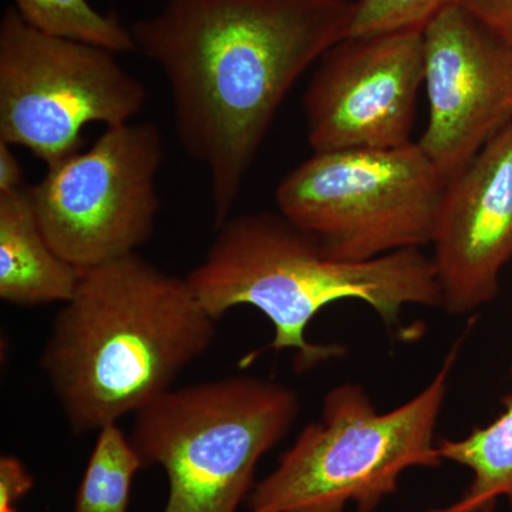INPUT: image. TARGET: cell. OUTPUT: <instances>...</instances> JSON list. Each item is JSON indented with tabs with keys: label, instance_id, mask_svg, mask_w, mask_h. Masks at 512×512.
Segmentation results:
<instances>
[{
	"label": "cell",
	"instance_id": "6da1fadb",
	"mask_svg": "<svg viewBox=\"0 0 512 512\" xmlns=\"http://www.w3.org/2000/svg\"><path fill=\"white\" fill-rule=\"evenodd\" d=\"M356 0H165L131 26L170 84L185 153L207 170L215 227L232 215L279 107L349 36Z\"/></svg>",
	"mask_w": 512,
	"mask_h": 512
},
{
	"label": "cell",
	"instance_id": "7a4b0ae2",
	"mask_svg": "<svg viewBox=\"0 0 512 512\" xmlns=\"http://www.w3.org/2000/svg\"><path fill=\"white\" fill-rule=\"evenodd\" d=\"M217 322L187 278L136 252L82 272L40 365L74 433L99 431L170 390Z\"/></svg>",
	"mask_w": 512,
	"mask_h": 512
},
{
	"label": "cell",
	"instance_id": "3957f363",
	"mask_svg": "<svg viewBox=\"0 0 512 512\" xmlns=\"http://www.w3.org/2000/svg\"><path fill=\"white\" fill-rule=\"evenodd\" d=\"M201 264L185 276L212 318L251 306L274 326L269 349L295 350L308 372L345 356L338 343H312L306 330L332 303H366L389 328L407 306L441 309L431 256L402 249L365 262L339 261L302 229L275 212L231 215L220 225Z\"/></svg>",
	"mask_w": 512,
	"mask_h": 512
},
{
	"label": "cell",
	"instance_id": "277c9868",
	"mask_svg": "<svg viewBox=\"0 0 512 512\" xmlns=\"http://www.w3.org/2000/svg\"><path fill=\"white\" fill-rule=\"evenodd\" d=\"M464 336L430 383L396 409L380 413L359 383L323 397L320 419L303 427L278 466L249 495V512H375L399 490L410 468L444 463L436 431Z\"/></svg>",
	"mask_w": 512,
	"mask_h": 512
},
{
	"label": "cell",
	"instance_id": "5b68a950",
	"mask_svg": "<svg viewBox=\"0 0 512 512\" xmlns=\"http://www.w3.org/2000/svg\"><path fill=\"white\" fill-rule=\"evenodd\" d=\"M299 412L292 387L231 375L171 387L134 414L130 439L143 467L167 474L164 512H237Z\"/></svg>",
	"mask_w": 512,
	"mask_h": 512
},
{
	"label": "cell",
	"instance_id": "8992f818",
	"mask_svg": "<svg viewBox=\"0 0 512 512\" xmlns=\"http://www.w3.org/2000/svg\"><path fill=\"white\" fill-rule=\"evenodd\" d=\"M447 181L419 144L313 153L279 181V214L339 261L431 245Z\"/></svg>",
	"mask_w": 512,
	"mask_h": 512
},
{
	"label": "cell",
	"instance_id": "52a82bcc",
	"mask_svg": "<svg viewBox=\"0 0 512 512\" xmlns=\"http://www.w3.org/2000/svg\"><path fill=\"white\" fill-rule=\"evenodd\" d=\"M116 53L47 35L15 8L0 20V141L49 167L80 151L90 124L123 126L147 103V89Z\"/></svg>",
	"mask_w": 512,
	"mask_h": 512
},
{
	"label": "cell",
	"instance_id": "ba28073f",
	"mask_svg": "<svg viewBox=\"0 0 512 512\" xmlns=\"http://www.w3.org/2000/svg\"><path fill=\"white\" fill-rule=\"evenodd\" d=\"M163 138L154 123L107 130L28 188L53 249L80 271L136 254L156 229Z\"/></svg>",
	"mask_w": 512,
	"mask_h": 512
},
{
	"label": "cell",
	"instance_id": "9c48e42d",
	"mask_svg": "<svg viewBox=\"0 0 512 512\" xmlns=\"http://www.w3.org/2000/svg\"><path fill=\"white\" fill-rule=\"evenodd\" d=\"M423 84V30L340 40L319 60L303 97L313 153L412 143Z\"/></svg>",
	"mask_w": 512,
	"mask_h": 512
},
{
	"label": "cell",
	"instance_id": "30bf717a",
	"mask_svg": "<svg viewBox=\"0 0 512 512\" xmlns=\"http://www.w3.org/2000/svg\"><path fill=\"white\" fill-rule=\"evenodd\" d=\"M423 42L429 120L417 144L448 183L512 123V46L456 3Z\"/></svg>",
	"mask_w": 512,
	"mask_h": 512
},
{
	"label": "cell",
	"instance_id": "8fae6325",
	"mask_svg": "<svg viewBox=\"0 0 512 512\" xmlns=\"http://www.w3.org/2000/svg\"><path fill=\"white\" fill-rule=\"evenodd\" d=\"M431 247L441 309L470 315L497 298L512 259V123L448 181Z\"/></svg>",
	"mask_w": 512,
	"mask_h": 512
},
{
	"label": "cell",
	"instance_id": "7c38bea8",
	"mask_svg": "<svg viewBox=\"0 0 512 512\" xmlns=\"http://www.w3.org/2000/svg\"><path fill=\"white\" fill-rule=\"evenodd\" d=\"M82 272L49 244L28 188L0 194V299L20 308L66 303Z\"/></svg>",
	"mask_w": 512,
	"mask_h": 512
},
{
	"label": "cell",
	"instance_id": "4fadbf2b",
	"mask_svg": "<svg viewBox=\"0 0 512 512\" xmlns=\"http://www.w3.org/2000/svg\"><path fill=\"white\" fill-rule=\"evenodd\" d=\"M512 377V362L510 366ZM444 461L466 467L473 474L466 494L446 512H490L498 498L512 508V394L503 399V412L484 427L460 440H441Z\"/></svg>",
	"mask_w": 512,
	"mask_h": 512
},
{
	"label": "cell",
	"instance_id": "5bb4252c",
	"mask_svg": "<svg viewBox=\"0 0 512 512\" xmlns=\"http://www.w3.org/2000/svg\"><path fill=\"white\" fill-rule=\"evenodd\" d=\"M140 468L143 461L119 423L101 427L74 498V512H128L131 485Z\"/></svg>",
	"mask_w": 512,
	"mask_h": 512
},
{
	"label": "cell",
	"instance_id": "9a60e30c",
	"mask_svg": "<svg viewBox=\"0 0 512 512\" xmlns=\"http://www.w3.org/2000/svg\"><path fill=\"white\" fill-rule=\"evenodd\" d=\"M30 26L50 36L76 40L116 53L137 52L131 30L116 16L103 15L89 0H13Z\"/></svg>",
	"mask_w": 512,
	"mask_h": 512
},
{
	"label": "cell",
	"instance_id": "2e32d148",
	"mask_svg": "<svg viewBox=\"0 0 512 512\" xmlns=\"http://www.w3.org/2000/svg\"><path fill=\"white\" fill-rule=\"evenodd\" d=\"M456 0H356L350 37L423 30Z\"/></svg>",
	"mask_w": 512,
	"mask_h": 512
},
{
	"label": "cell",
	"instance_id": "e0dca14e",
	"mask_svg": "<svg viewBox=\"0 0 512 512\" xmlns=\"http://www.w3.org/2000/svg\"><path fill=\"white\" fill-rule=\"evenodd\" d=\"M488 32L512 46V0H456Z\"/></svg>",
	"mask_w": 512,
	"mask_h": 512
},
{
	"label": "cell",
	"instance_id": "ac0fdd59",
	"mask_svg": "<svg viewBox=\"0 0 512 512\" xmlns=\"http://www.w3.org/2000/svg\"><path fill=\"white\" fill-rule=\"evenodd\" d=\"M35 485V478L18 457H0V508L10 507L25 497Z\"/></svg>",
	"mask_w": 512,
	"mask_h": 512
},
{
	"label": "cell",
	"instance_id": "d6986e66",
	"mask_svg": "<svg viewBox=\"0 0 512 512\" xmlns=\"http://www.w3.org/2000/svg\"><path fill=\"white\" fill-rule=\"evenodd\" d=\"M23 181L25 173L13 146L0 141V194L23 190Z\"/></svg>",
	"mask_w": 512,
	"mask_h": 512
},
{
	"label": "cell",
	"instance_id": "ffe728a7",
	"mask_svg": "<svg viewBox=\"0 0 512 512\" xmlns=\"http://www.w3.org/2000/svg\"><path fill=\"white\" fill-rule=\"evenodd\" d=\"M0 512H18L13 508V505H10V507H3L0 508Z\"/></svg>",
	"mask_w": 512,
	"mask_h": 512
},
{
	"label": "cell",
	"instance_id": "44dd1931",
	"mask_svg": "<svg viewBox=\"0 0 512 512\" xmlns=\"http://www.w3.org/2000/svg\"><path fill=\"white\" fill-rule=\"evenodd\" d=\"M430 512H446V511H444L443 508H441V510L430 511Z\"/></svg>",
	"mask_w": 512,
	"mask_h": 512
}]
</instances>
